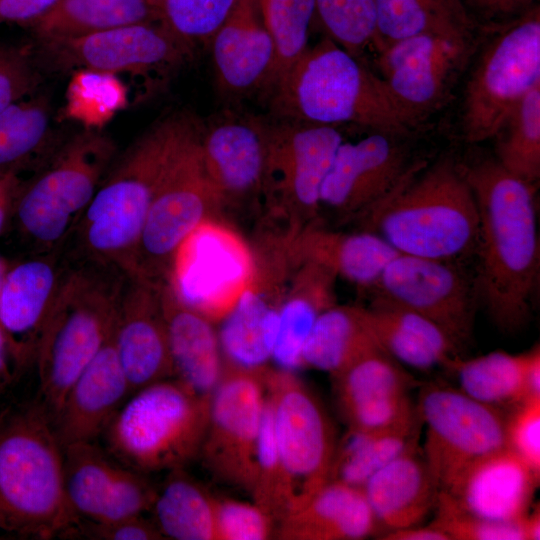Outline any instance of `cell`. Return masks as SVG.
I'll return each instance as SVG.
<instances>
[{
  "label": "cell",
  "mask_w": 540,
  "mask_h": 540,
  "mask_svg": "<svg viewBox=\"0 0 540 540\" xmlns=\"http://www.w3.org/2000/svg\"><path fill=\"white\" fill-rule=\"evenodd\" d=\"M459 165L478 211L474 277L479 299L500 330L517 332L531 317L540 276L535 186L495 158Z\"/></svg>",
  "instance_id": "cell-1"
},
{
  "label": "cell",
  "mask_w": 540,
  "mask_h": 540,
  "mask_svg": "<svg viewBox=\"0 0 540 540\" xmlns=\"http://www.w3.org/2000/svg\"><path fill=\"white\" fill-rule=\"evenodd\" d=\"M202 123L186 114L159 120L113 161L63 251L124 272L168 169Z\"/></svg>",
  "instance_id": "cell-2"
},
{
  "label": "cell",
  "mask_w": 540,
  "mask_h": 540,
  "mask_svg": "<svg viewBox=\"0 0 540 540\" xmlns=\"http://www.w3.org/2000/svg\"><path fill=\"white\" fill-rule=\"evenodd\" d=\"M354 222L399 254L463 264L475 258L479 219L459 162L414 161L396 185Z\"/></svg>",
  "instance_id": "cell-3"
},
{
  "label": "cell",
  "mask_w": 540,
  "mask_h": 540,
  "mask_svg": "<svg viewBox=\"0 0 540 540\" xmlns=\"http://www.w3.org/2000/svg\"><path fill=\"white\" fill-rule=\"evenodd\" d=\"M267 95L276 118L337 127L355 124L397 137L418 125L381 76L327 36L308 46Z\"/></svg>",
  "instance_id": "cell-4"
},
{
  "label": "cell",
  "mask_w": 540,
  "mask_h": 540,
  "mask_svg": "<svg viewBox=\"0 0 540 540\" xmlns=\"http://www.w3.org/2000/svg\"><path fill=\"white\" fill-rule=\"evenodd\" d=\"M64 452L37 400L0 416V530L36 539L74 536Z\"/></svg>",
  "instance_id": "cell-5"
},
{
  "label": "cell",
  "mask_w": 540,
  "mask_h": 540,
  "mask_svg": "<svg viewBox=\"0 0 540 540\" xmlns=\"http://www.w3.org/2000/svg\"><path fill=\"white\" fill-rule=\"evenodd\" d=\"M66 258L64 280L35 359L39 401L52 421L70 387L112 334L126 273L111 264Z\"/></svg>",
  "instance_id": "cell-6"
},
{
  "label": "cell",
  "mask_w": 540,
  "mask_h": 540,
  "mask_svg": "<svg viewBox=\"0 0 540 540\" xmlns=\"http://www.w3.org/2000/svg\"><path fill=\"white\" fill-rule=\"evenodd\" d=\"M115 153L108 136L86 130L61 143L41 171L21 183L10 222L30 254L63 250Z\"/></svg>",
  "instance_id": "cell-7"
},
{
  "label": "cell",
  "mask_w": 540,
  "mask_h": 540,
  "mask_svg": "<svg viewBox=\"0 0 540 540\" xmlns=\"http://www.w3.org/2000/svg\"><path fill=\"white\" fill-rule=\"evenodd\" d=\"M136 391L104 431L110 453L141 473L181 469L199 456L211 395L198 394L177 379Z\"/></svg>",
  "instance_id": "cell-8"
},
{
  "label": "cell",
  "mask_w": 540,
  "mask_h": 540,
  "mask_svg": "<svg viewBox=\"0 0 540 540\" xmlns=\"http://www.w3.org/2000/svg\"><path fill=\"white\" fill-rule=\"evenodd\" d=\"M266 163L262 190L265 216L302 230L320 220V191L344 141L337 126L261 118Z\"/></svg>",
  "instance_id": "cell-9"
},
{
  "label": "cell",
  "mask_w": 540,
  "mask_h": 540,
  "mask_svg": "<svg viewBox=\"0 0 540 540\" xmlns=\"http://www.w3.org/2000/svg\"><path fill=\"white\" fill-rule=\"evenodd\" d=\"M202 127L187 141L164 176L126 272L155 285L168 281L174 257L186 238L203 221L222 217L224 212L203 165Z\"/></svg>",
  "instance_id": "cell-10"
},
{
  "label": "cell",
  "mask_w": 540,
  "mask_h": 540,
  "mask_svg": "<svg viewBox=\"0 0 540 540\" xmlns=\"http://www.w3.org/2000/svg\"><path fill=\"white\" fill-rule=\"evenodd\" d=\"M540 85V12L533 6L483 50L467 82L462 131L467 142L493 138L514 107Z\"/></svg>",
  "instance_id": "cell-11"
},
{
  "label": "cell",
  "mask_w": 540,
  "mask_h": 540,
  "mask_svg": "<svg viewBox=\"0 0 540 540\" xmlns=\"http://www.w3.org/2000/svg\"><path fill=\"white\" fill-rule=\"evenodd\" d=\"M263 378L289 483L288 514L329 481L337 440L322 402L294 371L266 366Z\"/></svg>",
  "instance_id": "cell-12"
},
{
  "label": "cell",
  "mask_w": 540,
  "mask_h": 540,
  "mask_svg": "<svg viewBox=\"0 0 540 540\" xmlns=\"http://www.w3.org/2000/svg\"><path fill=\"white\" fill-rule=\"evenodd\" d=\"M254 272L252 246L222 217H213L179 247L166 283L181 301L215 323L234 307Z\"/></svg>",
  "instance_id": "cell-13"
},
{
  "label": "cell",
  "mask_w": 540,
  "mask_h": 540,
  "mask_svg": "<svg viewBox=\"0 0 540 540\" xmlns=\"http://www.w3.org/2000/svg\"><path fill=\"white\" fill-rule=\"evenodd\" d=\"M416 409L426 426L421 450L439 490L476 460L506 447L507 412L458 388L424 386Z\"/></svg>",
  "instance_id": "cell-14"
},
{
  "label": "cell",
  "mask_w": 540,
  "mask_h": 540,
  "mask_svg": "<svg viewBox=\"0 0 540 540\" xmlns=\"http://www.w3.org/2000/svg\"><path fill=\"white\" fill-rule=\"evenodd\" d=\"M265 367L246 369L224 361L222 376L210 396L208 425L199 453L214 477L247 492L265 407Z\"/></svg>",
  "instance_id": "cell-15"
},
{
  "label": "cell",
  "mask_w": 540,
  "mask_h": 540,
  "mask_svg": "<svg viewBox=\"0 0 540 540\" xmlns=\"http://www.w3.org/2000/svg\"><path fill=\"white\" fill-rule=\"evenodd\" d=\"M370 292L428 318L461 350L471 341L479 295L463 264L397 254Z\"/></svg>",
  "instance_id": "cell-16"
},
{
  "label": "cell",
  "mask_w": 540,
  "mask_h": 540,
  "mask_svg": "<svg viewBox=\"0 0 540 540\" xmlns=\"http://www.w3.org/2000/svg\"><path fill=\"white\" fill-rule=\"evenodd\" d=\"M36 62L67 71L145 75L169 71L184 63L192 47L161 21L121 26L78 38L38 41Z\"/></svg>",
  "instance_id": "cell-17"
},
{
  "label": "cell",
  "mask_w": 540,
  "mask_h": 540,
  "mask_svg": "<svg viewBox=\"0 0 540 540\" xmlns=\"http://www.w3.org/2000/svg\"><path fill=\"white\" fill-rule=\"evenodd\" d=\"M474 45L472 33L420 34L378 51L377 65L394 99L419 124L447 100Z\"/></svg>",
  "instance_id": "cell-18"
},
{
  "label": "cell",
  "mask_w": 540,
  "mask_h": 540,
  "mask_svg": "<svg viewBox=\"0 0 540 540\" xmlns=\"http://www.w3.org/2000/svg\"><path fill=\"white\" fill-rule=\"evenodd\" d=\"M400 138L374 132L343 141L321 187L320 213L324 208L340 223L354 222L382 199L412 163Z\"/></svg>",
  "instance_id": "cell-19"
},
{
  "label": "cell",
  "mask_w": 540,
  "mask_h": 540,
  "mask_svg": "<svg viewBox=\"0 0 540 540\" xmlns=\"http://www.w3.org/2000/svg\"><path fill=\"white\" fill-rule=\"evenodd\" d=\"M63 452L66 495L81 520L104 523L152 509L158 490L141 472L117 464L94 442Z\"/></svg>",
  "instance_id": "cell-20"
},
{
  "label": "cell",
  "mask_w": 540,
  "mask_h": 540,
  "mask_svg": "<svg viewBox=\"0 0 540 540\" xmlns=\"http://www.w3.org/2000/svg\"><path fill=\"white\" fill-rule=\"evenodd\" d=\"M331 377L336 404L348 429L383 431L418 419L409 398L417 380L380 348Z\"/></svg>",
  "instance_id": "cell-21"
},
{
  "label": "cell",
  "mask_w": 540,
  "mask_h": 540,
  "mask_svg": "<svg viewBox=\"0 0 540 540\" xmlns=\"http://www.w3.org/2000/svg\"><path fill=\"white\" fill-rule=\"evenodd\" d=\"M67 266L62 250L11 263L0 295V327L16 374L36 359Z\"/></svg>",
  "instance_id": "cell-22"
},
{
  "label": "cell",
  "mask_w": 540,
  "mask_h": 540,
  "mask_svg": "<svg viewBox=\"0 0 540 540\" xmlns=\"http://www.w3.org/2000/svg\"><path fill=\"white\" fill-rule=\"evenodd\" d=\"M200 150L223 210L261 205L266 163L261 118L227 115L203 124Z\"/></svg>",
  "instance_id": "cell-23"
},
{
  "label": "cell",
  "mask_w": 540,
  "mask_h": 540,
  "mask_svg": "<svg viewBox=\"0 0 540 540\" xmlns=\"http://www.w3.org/2000/svg\"><path fill=\"white\" fill-rule=\"evenodd\" d=\"M113 342L132 391L174 376L160 285L125 273Z\"/></svg>",
  "instance_id": "cell-24"
},
{
  "label": "cell",
  "mask_w": 540,
  "mask_h": 540,
  "mask_svg": "<svg viewBox=\"0 0 540 540\" xmlns=\"http://www.w3.org/2000/svg\"><path fill=\"white\" fill-rule=\"evenodd\" d=\"M539 480L540 475L505 447L470 464L440 491L479 517L516 522L531 509Z\"/></svg>",
  "instance_id": "cell-25"
},
{
  "label": "cell",
  "mask_w": 540,
  "mask_h": 540,
  "mask_svg": "<svg viewBox=\"0 0 540 540\" xmlns=\"http://www.w3.org/2000/svg\"><path fill=\"white\" fill-rule=\"evenodd\" d=\"M209 45L220 91L234 97L265 91L275 47L258 0H236Z\"/></svg>",
  "instance_id": "cell-26"
},
{
  "label": "cell",
  "mask_w": 540,
  "mask_h": 540,
  "mask_svg": "<svg viewBox=\"0 0 540 540\" xmlns=\"http://www.w3.org/2000/svg\"><path fill=\"white\" fill-rule=\"evenodd\" d=\"M131 391L116 353L112 332L96 357L70 387L59 413L52 421L62 448L80 442H94L104 433Z\"/></svg>",
  "instance_id": "cell-27"
},
{
  "label": "cell",
  "mask_w": 540,
  "mask_h": 540,
  "mask_svg": "<svg viewBox=\"0 0 540 540\" xmlns=\"http://www.w3.org/2000/svg\"><path fill=\"white\" fill-rule=\"evenodd\" d=\"M362 490L380 527L379 537L421 524L434 510L440 491L418 441L373 474Z\"/></svg>",
  "instance_id": "cell-28"
},
{
  "label": "cell",
  "mask_w": 540,
  "mask_h": 540,
  "mask_svg": "<svg viewBox=\"0 0 540 540\" xmlns=\"http://www.w3.org/2000/svg\"><path fill=\"white\" fill-rule=\"evenodd\" d=\"M380 534L362 488L329 480L279 521L274 536L283 540H361Z\"/></svg>",
  "instance_id": "cell-29"
},
{
  "label": "cell",
  "mask_w": 540,
  "mask_h": 540,
  "mask_svg": "<svg viewBox=\"0 0 540 540\" xmlns=\"http://www.w3.org/2000/svg\"><path fill=\"white\" fill-rule=\"evenodd\" d=\"M292 247L300 261H312L357 287L370 291L388 263L399 254L378 234L362 230L328 229L320 220L293 236Z\"/></svg>",
  "instance_id": "cell-30"
},
{
  "label": "cell",
  "mask_w": 540,
  "mask_h": 540,
  "mask_svg": "<svg viewBox=\"0 0 540 540\" xmlns=\"http://www.w3.org/2000/svg\"><path fill=\"white\" fill-rule=\"evenodd\" d=\"M174 377L202 395H211L224 367L213 323L181 301L168 283L160 285Z\"/></svg>",
  "instance_id": "cell-31"
},
{
  "label": "cell",
  "mask_w": 540,
  "mask_h": 540,
  "mask_svg": "<svg viewBox=\"0 0 540 540\" xmlns=\"http://www.w3.org/2000/svg\"><path fill=\"white\" fill-rule=\"evenodd\" d=\"M364 309L379 347L400 364L427 371L461 356L445 331L413 310L376 296Z\"/></svg>",
  "instance_id": "cell-32"
},
{
  "label": "cell",
  "mask_w": 540,
  "mask_h": 540,
  "mask_svg": "<svg viewBox=\"0 0 540 540\" xmlns=\"http://www.w3.org/2000/svg\"><path fill=\"white\" fill-rule=\"evenodd\" d=\"M336 276L324 266L301 261L279 307L278 330L272 360L278 368L304 367L302 352L319 315L336 304Z\"/></svg>",
  "instance_id": "cell-33"
},
{
  "label": "cell",
  "mask_w": 540,
  "mask_h": 540,
  "mask_svg": "<svg viewBox=\"0 0 540 540\" xmlns=\"http://www.w3.org/2000/svg\"><path fill=\"white\" fill-rule=\"evenodd\" d=\"M284 296L255 282L244 290L218 332L223 361L260 369L272 359Z\"/></svg>",
  "instance_id": "cell-34"
},
{
  "label": "cell",
  "mask_w": 540,
  "mask_h": 540,
  "mask_svg": "<svg viewBox=\"0 0 540 540\" xmlns=\"http://www.w3.org/2000/svg\"><path fill=\"white\" fill-rule=\"evenodd\" d=\"M161 18V5L149 0H58L29 27L37 41H43L78 38Z\"/></svg>",
  "instance_id": "cell-35"
},
{
  "label": "cell",
  "mask_w": 540,
  "mask_h": 540,
  "mask_svg": "<svg viewBox=\"0 0 540 540\" xmlns=\"http://www.w3.org/2000/svg\"><path fill=\"white\" fill-rule=\"evenodd\" d=\"M379 348L364 307L334 304L317 318L304 345L302 360L304 367L333 376Z\"/></svg>",
  "instance_id": "cell-36"
},
{
  "label": "cell",
  "mask_w": 540,
  "mask_h": 540,
  "mask_svg": "<svg viewBox=\"0 0 540 540\" xmlns=\"http://www.w3.org/2000/svg\"><path fill=\"white\" fill-rule=\"evenodd\" d=\"M376 53L416 35L469 34L472 23L461 0H374Z\"/></svg>",
  "instance_id": "cell-37"
},
{
  "label": "cell",
  "mask_w": 540,
  "mask_h": 540,
  "mask_svg": "<svg viewBox=\"0 0 540 540\" xmlns=\"http://www.w3.org/2000/svg\"><path fill=\"white\" fill-rule=\"evenodd\" d=\"M171 472L151 509L161 533L176 540H217V498L182 468Z\"/></svg>",
  "instance_id": "cell-38"
},
{
  "label": "cell",
  "mask_w": 540,
  "mask_h": 540,
  "mask_svg": "<svg viewBox=\"0 0 540 540\" xmlns=\"http://www.w3.org/2000/svg\"><path fill=\"white\" fill-rule=\"evenodd\" d=\"M527 351L510 354L492 351L465 359L458 356L445 368L458 380V389L469 397L500 409L514 407L525 400L524 370Z\"/></svg>",
  "instance_id": "cell-39"
},
{
  "label": "cell",
  "mask_w": 540,
  "mask_h": 540,
  "mask_svg": "<svg viewBox=\"0 0 540 540\" xmlns=\"http://www.w3.org/2000/svg\"><path fill=\"white\" fill-rule=\"evenodd\" d=\"M421 420L383 431L348 429L337 442L330 479L362 488L387 463L418 441Z\"/></svg>",
  "instance_id": "cell-40"
},
{
  "label": "cell",
  "mask_w": 540,
  "mask_h": 540,
  "mask_svg": "<svg viewBox=\"0 0 540 540\" xmlns=\"http://www.w3.org/2000/svg\"><path fill=\"white\" fill-rule=\"evenodd\" d=\"M49 119L43 97L25 98L0 114V175L19 174L44 154L51 140Z\"/></svg>",
  "instance_id": "cell-41"
},
{
  "label": "cell",
  "mask_w": 540,
  "mask_h": 540,
  "mask_svg": "<svg viewBox=\"0 0 540 540\" xmlns=\"http://www.w3.org/2000/svg\"><path fill=\"white\" fill-rule=\"evenodd\" d=\"M494 137L498 163L535 186L540 177V85L514 107Z\"/></svg>",
  "instance_id": "cell-42"
},
{
  "label": "cell",
  "mask_w": 540,
  "mask_h": 540,
  "mask_svg": "<svg viewBox=\"0 0 540 540\" xmlns=\"http://www.w3.org/2000/svg\"><path fill=\"white\" fill-rule=\"evenodd\" d=\"M258 4L275 47L267 93L308 48L310 28L316 16L315 1L258 0Z\"/></svg>",
  "instance_id": "cell-43"
},
{
  "label": "cell",
  "mask_w": 540,
  "mask_h": 540,
  "mask_svg": "<svg viewBox=\"0 0 540 540\" xmlns=\"http://www.w3.org/2000/svg\"><path fill=\"white\" fill-rule=\"evenodd\" d=\"M249 493L253 502L270 514L276 524L289 510V483L278 452L272 410L267 396Z\"/></svg>",
  "instance_id": "cell-44"
},
{
  "label": "cell",
  "mask_w": 540,
  "mask_h": 540,
  "mask_svg": "<svg viewBox=\"0 0 540 540\" xmlns=\"http://www.w3.org/2000/svg\"><path fill=\"white\" fill-rule=\"evenodd\" d=\"M316 17L326 36L362 60L374 48L376 16L374 0H314Z\"/></svg>",
  "instance_id": "cell-45"
},
{
  "label": "cell",
  "mask_w": 540,
  "mask_h": 540,
  "mask_svg": "<svg viewBox=\"0 0 540 540\" xmlns=\"http://www.w3.org/2000/svg\"><path fill=\"white\" fill-rule=\"evenodd\" d=\"M236 0H163L161 22L190 47L209 44Z\"/></svg>",
  "instance_id": "cell-46"
},
{
  "label": "cell",
  "mask_w": 540,
  "mask_h": 540,
  "mask_svg": "<svg viewBox=\"0 0 540 540\" xmlns=\"http://www.w3.org/2000/svg\"><path fill=\"white\" fill-rule=\"evenodd\" d=\"M434 511L431 523L449 540H527L525 517L516 522L488 520L461 508L443 491H439Z\"/></svg>",
  "instance_id": "cell-47"
},
{
  "label": "cell",
  "mask_w": 540,
  "mask_h": 540,
  "mask_svg": "<svg viewBox=\"0 0 540 540\" xmlns=\"http://www.w3.org/2000/svg\"><path fill=\"white\" fill-rule=\"evenodd\" d=\"M273 517L256 503L217 498V540H265L275 534Z\"/></svg>",
  "instance_id": "cell-48"
},
{
  "label": "cell",
  "mask_w": 540,
  "mask_h": 540,
  "mask_svg": "<svg viewBox=\"0 0 540 540\" xmlns=\"http://www.w3.org/2000/svg\"><path fill=\"white\" fill-rule=\"evenodd\" d=\"M39 82L40 74L31 47L0 43V114L27 98Z\"/></svg>",
  "instance_id": "cell-49"
},
{
  "label": "cell",
  "mask_w": 540,
  "mask_h": 540,
  "mask_svg": "<svg viewBox=\"0 0 540 540\" xmlns=\"http://www.w3.org/2000/svg\"><path fill=\"white\" fill-rule=\"evenodd\" d=\"M506 447L540 475V398L525 400L507 412Z\"/></svg>",
  "instance_id": "cell-50"
},
{
  "label": "cell",
  "mask_w": 540,
  "mask_h": 540,
  "mask_svg": "<svg viewBox=\"0 0 540 540\" xmlns=\"http://www.w3.org/2000/svg\"><path fill=\"white\" fill-rule=\"evenodd\" d=\"M75 535L100 540H158L166 539L155 522L141 515L115 521L94 523L81 520ZM74 535V536H75Z\"/></svg>",
  "instance_id": "cell-51"
},
{
  "label": "cell",
  "mask_w": 540,
  "mask_h": 540,
  "mask_svg": "<svg viewBox=\"0 0 540 540\" xmlns=\"http://www.w3.org/2000/svg\"><path fill=\"white\" fill-rule=\"evenodd\" d=\"M58 0H0V24L32 25Z\"/></svg>",
  "instance_id": "cell-52"
},
{
  "label": "cell",
  "mask_w": 540,
  "mask_h": 540,
  "mask_svg": "<svg viewBox=\"0 0 540 540\" xmlns=\"http://www.w3.org/2000/svg\"><path fill=\"white\" fill-rule=\"evenodd\" d=\"M487 16H509L524 13L534 0H469Z\"/></svg>",
  "instance_id": "cell-53"
},
{
  "label": "cell",
  "mask_w": 540,
  "mask_h": 540,
  "mask_svg": "<svg viewBox=\"0 0 540 540\" xmlns=\"http://www.w3.org/2000/svg\"><path fill=\"white\" fill-rule=\"evenodd\" d=\"M383 540H449L448 536L439 528L429 523L408 528L393 530L379 537Z\"/></svg>",
  "instance_id": "cell-54"
},
{
  "label": "cell",
  "mask_w": 540,
  "mask_h": 540,
  "mask_svg": "<svg viewBox=\"0 0 540 540\" xmlns=\"http://www.w3.org/2000/svg\"><path fill=\"white\" fill-rule=\"evenodd\" d=\"M524 396L525 400L540 398V348L538 344L527 351Z\"/></svg>",
  "instance_id": "cell-55"
},
{
  "label": "cell",
  "mask_w": 540,
  "mask_h": 540,
  "mask_svg": "<svg viewBox=\"0 0 540 540\" xmlns=\"http://www.w3.org/2000/svg\"><path fill=\"white\" fill-rule=\"evenodd\" d=\"M15 375L16 371L7 340L0 327V392L11 384Z\"/></svg>",
  "instance_id": "cell-56"
},
{
  "label": "cell",
  "mask_w": 540,
  "mask_h": 540,
  "mask_svg": "<svg viewBox=\"0 0 540 540\" xmlns=\"http://www.w3.org/2000/svg\"><path fill=\"white\" fill-rule=\"evenodd\" d=\"M527 540L540 539V510L537 504L525 516Z\"/></svg>",
  "instance_id": "cell-57"
},
{
  "label": "cell",
  "mask_w": 540,
  "mask_h": 540,
  "mask_svg": "<svg viewBox=\"0 0 540 540\" xmlns=\"http://www.w3.org/2000/svg\"><path fill=\"white\" fill-rule=\"evenodd\" d=\"M11 263L0 255V295Z\"/></svg>",
  "instance_id": "cell-58"
},
{
  "label": "cell",
  "mask_w": 540,
  "mask_h": 540,
  "mask_svg": "<svg viewBox=\"0 0 540 540\" xmlns=\"http://www.w3.org/2000/svg\"><path fill=\"white\" fill-rule=\"evenodd\" d=\"M149 1H152V2H154L156 4L161 5L163 0H149Z\"/></svg>",
  "instance_id": "cell-59"
}]
</instances>
